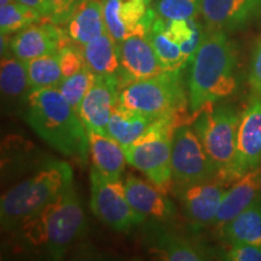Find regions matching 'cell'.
Returning <instances> with one entry per match:
<instances>
[{"mask_svg":"<svg viewBox=\"0 0 261 261\" xmlns=\"http://www.w3.org/2000/svg\"><path fill=\"white\" fill-rule=\"evenodd\" d=\"M240 85V57L226 32L207 27L192 58L188 75L189 107L192 120L202 108L236 93Z\"/></svg>","mask_w":261,"mask_h":261,"instance_id":"6da1fadb","label":"cell"},{"mask_svg":"<svg viewBox=\"0 0 261 261\" xmlns=\"http://www.w3.org/2000/svg\"><path fill=\"white\" fill-rule=\"evenodd\" d=\"M24 120L52 149L67 158L87 162V128L57 87L32 90L24 99Z\"/></svg>","mask_w":261,"mask_h":261,"instance_id":"7a4b0ae2","label":"cell"},{"mask_svg":"<svg viewBox=\"0 0 261 261\" xmlns=\"http://www.w3.org/2000/svg\"><path fill=\"white\" fill-rule=\"evenodd\" d=\"M85 227V213L71 185L56 200L22 221L12 232L23 247L60 259L81 237Z\"/></svg>","mask_w":261,"mask_h":261,"instance_id":"3957f363","label":"cell"},{"mask_svg":"<svg viewBox=\"0 0 261 261\" xmlns=\"http://www.w3.org/2000/svg\"><path fill=\"white\" fill-rule=\"evenodd\" d=\"M73 177L69 163L50 161L31 177L14 185L0 201L3 230L12 232L22 221L56 200L73 185Z\"/></svg>","mask_w":261,"mask_h":261,"instance_id":"277c9868","label":"cell"},{"mask_svg":"<svg viewBox=\"0 0 261 261\" xmlns=\"http://www.w3.org/2000/svg\"><path fill=\"white\" fill-rule=\"evenodd\" d=\"M240 117L236 107L221 100L203 107L192 120V128L217 168L218 180L226 187L236 159Z\"/></svg>","mask_w":261,"mask_h":261,"instance_id":"5b68a950","label":"cell"},{"mask_svg":"<svg viewBox=\"0 0 261 261\" xmlns=\"http://www.w3.org/2000/svg\"><path fill=\"white\" fill-rule=\"evenodd\" d=\"M181 120V114L160 117L137 142L123 146L127 162L163 192L173 181L172 142Z\"/></svg>","mask_w":261,"mask_h":261,"instance_id":"8992f818","label":"cell"},{"mask_svg":"<svg viewBox=\"0 0 261 261\" xmlns=\"http://www.w3.org/2000/svg\"><path fill=\"white\" fill-rule=\"evenodd\" d=\"M182 71H163L149 79L136 80L121 87L119 103L152 117L182 114L189 96L181 79Z\"/></svg>","mask_w":261,"mask_h":261,"instance_id":"52a82bcc","label":"cell"},{"mask_svg":"<svg viewBox=\"0 0 261 261\" xmlns=\"http://www.w3.org/2000/svg\"><path fill=\"white\" fill-rule=\"evenodd\" d=\"M91 210L116 232H126L145 220L127 200L125 182L110 180L96 168L91 171Z\"/></svg>","mask_w":261,"mask_h":261,"instance_id":"ba28073f","label":"cell"},{"mask_svg":"<svg viewBox=\"0 0 261 261\" xmlns=\"http://www.w3.org/2000/svg\"><path fill=\"white\" fill-rule=\"evenodd\" d=\"M172 178L177 187L218 179L217 168L192 126H179L173 135Z\"/></svg>","mask_w":261,"mask_h":261,"instance_id":"9c48e42d","label":"cell"},{"mask_svg":"<svg viewBox=\"0 0 261 261\" xmlns=\"http://www.w3.org/2000/svg\"><path fill=\"white\" fill-rule=\"evenodd\" d=\"M257 166H261V97H252L241 113L231 184Z\"/></svg>","mask_w":261,"mask_h":261,"instance_id":"30bf717a","label":"cell"},{"mask_svg":"<svg viewBox=\"0 0 261 261\" xmlns=\"http://www.w3.org/2000/svg\"><path fill=\"white\" fill-rule=\"evenodd\" d=\"M120 90L121 83L116 75H96L77 110L87 130L107 135L108 122L114 108L119 103Z\"/></svg>","mask_w":261,"mask_h":261,"instance_id":"8fae6325","label":"cell"},{"mask_svg":"<svg viewBox=\"0 0 261 261\" xmlns=\"http://www.w3.org/2000/svg\"><path fill=\"white\" fill-rule=\"evenodd\" d=\"M205 27L226 33L261 22V0H201Z\"/></svg>","mask_w":261,"mask_h":261,"instance_id":"7c38bea8","label":"cell"},{"mask_svg":"<svg viewBox=\"0 0 261 261\" xmlns=\"http://www.w3.org/2000/svg\"><path fill=\"white\" fill-rule=\"evenodd\" d=\"M121 87L136 80L149 79L163 73V68L151 42L145 35H132L117 42Z\"/></svg>","mask_w":261,"mask_h":261,"instance_id":"4fadbf2b","label":"cell"},{"mask_svg":"<svg viewBox=\"0 0 261 261\" xmlns=\"http://www.w3.org/2000/svg\"><path fill=\"white\" fill-rule=\"evenodd\" d=\"M225 192L226 185L218 179L178 187L182 211L195 226L214 224Z\"/></svg>","mask_w":261,"mask_h":261,"instance_id":"5bb4252c","label":"cell"},{"mask_svg":"<svg viewBox=\"0 0 261 261\" xmlns=\"http://www.w3.org/2000/svg\"><path fill=\"white\" fill-rule=\"evenodd\" d=\"M146 0H103V14L107 32L121 42L132 35L148 34Z\"/></svg>","mask_w":261,"mask_h":261,"instance_id":"9a60e30c","label":"cell"},{"mask_svg":"<svg viewBox=\"0 0 261 261\" xmlns=\"http://www.w3.org/2000/svg\"><path fill=\"white\" fill-rule=\"evenodd\" d=\"M64 39V33L55 23H34L17 32L10 40L9 48L14 56L27 63L33 58L57 54L65 46Z\"/></svg>","mask_w":261,"mask_h":261,"instance_id":"2e32d148","label":"cell"},{"mask_svg":"<svg viewBox=\"0 0 261 261\" xmlns=\"http://www.w3.org/2000/svg\"><path fill=\"white\" fill-rule=\"evenodd\" d=\"M259 197H261V166L250 169L226 189L213 225L218 228L223 227Z\"/></svg>","mask_w":261,"mask_h":261,"instance_id":"e0dca14e","label":"cell"},{"mask_svg":"<svg viewBox=\"0 0 261 261\" xmlns=\"http://www.w3.org/2000/svg\"><path fill=\"white\" fill-rule=\"evenodd\" d=\"M123 182L129 204L143 217L155 220H167L173 217L174 205L156 185L133 175H129Z\"/></svg>","mask_w":261,"mask_h":261,"instance_id":"ac0fdd59","label":"cell"},{"mask_svg":"<svg viewBox=\"0 0 261 261\" xmlns=\"http://www.w3.org/2000/svg\"><path fill=\"white\" fill-rule=\"evenodd\" d=\"M87 133L93 168L110 180L121 179L127 162L123 146L104 133L91 129L87 130Z\"/></svg>","mask_w":261,"mask_h":261,"instance_id":"d6986e66","label":"cell"},{"mask_svg":"<svg viewBox=\"0 0 261 261\" xmlns=\"http://www.w3.org/2000/svg\"><path fill=\"white\" fill-rule=\"evenodd\" d=\"M107 32L100 0H80L67 22V35L76 44L86 45Z\"/></svg>","mask_w":261,"mask_h":261,"instance_id":"ffe728a7","label":"cell"},{"mask_svg":"<svg viewBox=\"0 0 261 261\" xmlns=\"http://www.w3.org/2000/svg\"><path fill=\"white\" fill-rule=\"evenodd\" d=\"M159 119L160 117L145 115L117 103L108 122L107 135L117 140L122 146L130 145L148 132Z\"/></svg>","mask_w":261,"mask_h":261,"instance_id":"44dd1931","label":"cell"},{"mask_svg":"<svg viewBox=\"0 0 261 261\" xmlns=\"http://www.w3.org/2000/svg\"><path fill=\"white\" fill-rule=\"evenodd\" d=\"M219 230L228 244H254L261 247V197Z\"/></svg>","mask_w":261,"mask_h":261,"instance_id":"7402d4cb","label":"cell"},{"mask_svg":"<svg viewBox=\"0 0 261 261\" xmlns=\"http://www.w3.org/2000/svg\"><path fill=\"white\" fill-rule=\"evenodd\" d=\"M83 54L86 65L96 75H117L119 73L117 41L108 32L84 45Z\"/></svg>","mask_w":261,"mask_h":261,"instance_id":"603a6c76","label":"cell"},{"mask_svg":"<svg viewBox=\"0 0 261 261\" xmlns=\"http://www.w3.org/2000/svg\"><path fill=\"white\" fill-rule=\"evenodd\" d=\"M150 252L166 261H202L211 259L203 247L197 246L177 234L160 232L151 243Z\"/></svg>","mask_w":261,"mask_h":261,"instance_id":"cb8c5ba5","label":"cell"},{"mask_svg":"<svg viewBox=\"0 0 261 261\" xmlns=\"http://www.w3.org/2000/svg\"><path fill=\"white\" fill-rule=\"evenodd\" d=\"M0 89L6 102H15L18 99L24 102L32 91L25 63L12 54L2 55Z\"/></svg>","mask_w":261,"mask_h":261,"instance_id":"d4e9b609","label":"cell"},{"mask_svg":"<svg viewBox=\"0 0 261 261\" xmlns=\"http://www.w3.org/2000/svg\"><path fill=\"white\" fill-rule=\"evenodd\" d=\"M146 37L151 42L165 71H182L189 64L178 44L163 32L162 17L156 14Z\"/></svg>","mask_w":261,"mask_h":261,"instance_id":"484cf974","label":"cell"},{"mask_svg":"<svg viewBox=\"0 0 261 261\" xmlns=\"http://www.w3.org/2000/svg\"><path fill=\"white\" fill-rule=\"evenodd\" d=\"M25 67L32 90L57 87L63 80L58 52L33 58L25 63Z\"/></svg>","mask_w":261,"mask_h":261,"instance_id":"4316f807","label":"cell"},{"mask_svg":"<svg viewBox=\"0 0 261 261\" xmlns=\"http://www.w3.org/2000/svg\"><path fill=\"white\" fill-rule=\"evenodd\" d=\"M44 18L37 10L17 2L2 5L0 8V31L3 35L19 32Z\"/></svg>","mask_w":261,"mask_h":261,"instance_id":"83f0119b","label":"cell"},{"mask_svg":"<svg viewBox=\"0 0 261 261\" xmlns=\"http://www.w3.org/2000/svg\"><path fill=\"white\" fill-rule=\"evenodd\" d=\"M94 77H96V74L86 65L76 74L69 77H63V80L57 86L60 93L76 110V113L85 96L89 92L90 87L92 86Z\"/></svg>","mask_w":261,"mask_h":261,"instance_id":"f1b7e54d","label":"cell"},{"mask_svg":"<svg viewBox=\"0 0 261 261\" xmlns=\"http://www.w3.org/2000/svg\"><path fill=\"white\" fill-rule=\"evenodd\" d=\"M154 10L166 19H190L201 15V0H159Z\"/></svg>","mask_w":261,"mask_h":261,"instance_id":"f546056e","label":"cell"},{"mask_svg":"<svg viewBox=\"0 0 261 261\" xmlns=\"http://www.w3.org/2000/svg\"><path fill=\"white\" fill-rule=\"evenodd\" d=\"M58 58L63 77H69L86 67L83 50L80 51L70 45H65L58 51Z\"/></svg>","mask_w":261,"mask_h":261,"instance_id":"4dcf8cb0","label":"cell"},{"mask_svg":"<svg viewBox=\"0 0 261 261\" xmlns=\"http://www.w3.org/2000/svg\"><path fill=\"white\" fill-rule=\"evenodd\" d=\"M46 2V18L55 24L67 23L74 9L80 0H45Z\"/></svg>","mask_w":261,"mask_h":261,"instance_id":"1f68e13d","label":"cell"},{"mask_svg":"<svg viewBox=\"0 0 261 261\" xmlns=\"http://www.w3.org/2000/svg\"><path fill=\"white\" fill-rule=\"evenodd\" d=\"M248 85L252 97H261V34L256 39L252 51L248 71Z\"/></svg>","mask_w":261,"mask_h":261,"instance_id":"d6a6232c","label":"cell"},{"mask_svg":"<svg viewBox=\"0 0 261 261\" xmlns=\"http://www.w3.org/2000/svg\"><path fill=\"white\" fill-rule=\"evenodd\" d=\"M224 260L228 261H261V247L254 244H230L224 253Z\"/></svg>","mask_w":261,"mask_h":261,"instance_id":"836d02e7","label":"cell"},{"mask_svg":"<svg viewBox=\"0 0 261 261\" xmlns=\"http://www.w3.org/2000/svg\"><path fill=\"white\" fill-rule=\"evenodd\" d=\"M15 2L37 10L42 17H46V2L45 0H15Z\"/></svg>","mask_w":261,"mask_h":261,"instance_id":"e575fe53","label":"cell"},{"mask_svg":"<svg viewBox=\"0 0 261 261\" xmlns=\"http://www.w3.org/2000/svg\"><path fill=\"white\" fill-rule=\"evenodd\" d=\"M15 0H0V4L2 5H6V4H10V3H14Z\"/></svg>","mask_w":261,"mask_h":261,"instance_id":"d590c367","label":"cell"},{"mask_svg":"<svg viewBox=\"0 0 261 261\" xmlns=\"http://www.w3.org/2000/svg\"><path fill=\"white\" fill-rule=\"evenodd\" d=\"M146 2H148V3H150V2H152V0H146Z\"/></svg>","mask_w":261,"mask_h":261,"instance_id":"8d00e7d4","label":"cell"}]
</instances>
